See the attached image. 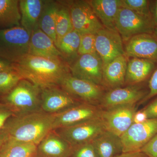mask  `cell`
I'll list each match as a JSON object with an SVG mask.
<instances>
[{
  "label": "cell",
  "mask_w": 157,
  "mask_h": 157,
  "mask_svg": "<svg viewBox=\"0 0 157 157\" xmlns=\"http://www.w3.org/2000/svg\"><path fill=\"white\" fill-rule=\"evenodd\" d=\"M14 70L23 79L41 89L59 86L70 73L67 66L62 59H53L28 54L14 63Z\"/></svg>",
  "instance_id": "1"
},
{
  "label": "cell",
  "mask_w": 157,
  "mask_h": 157,
  "mask_svg": "<svg viewBox=\"0 0 157 157\" xmlns=\"http://www.w3.org/2000/svg\"><path fill=\"white\" fill-rule=\"evenodd\" d=\"M53 121L54 114L40 111L13 116L2 129L9 139L38 145L53 130Z\"/></svg>",
  "instance_id": "2"
},
{
  "label": "cell",
  "mask_w": 157,
  "mask_h": 157,
  "mask_svg": "<svg viewBox=\"0 0 157 157\" xmlns=\"http://www.w3.org/2000/svg\"><path fill=\"white\" fill-rule=\"evenodd\" d=\"M41 88L25 79H22L5 98L6 103L14 115L42 111Z\"/></svg>",
  "instance_id": "3"
},
{
  "label": "cell",
  "mask_w": 157,
  "mask_h": 157,
  "mask_svg": "<svg viewBox=\"0 0 157 157\" xmlns=\"http://www.w3.org/2000/svg\"><path fill=\"white\" fill-rule=\"evenodd\" d=\"M31 35L21 25L0 29V57L14 63L29 54Z\"/></svg>",
  "instance_id": "4"
},
{
  "label": "cell",
  "mask_w": 157,
  "mask_h": 157,
  "mask_svg": "<svg viewBox=\"0 0 157 157\" xmlns=\"http://www.w3.org/2000/svg\"><path fill=\"white\" fill-rule=\"evenodd\" d=\"M115 27L124 42H128L132 37L139 34L155 35V24L152 18L124 7L121 8L118 11Z\"/></svg>",
  "instance_id": "5"
},
{
  "label": "cell",
  "mask_w": 157,
  "mask_h": 157,
  "mask_svg": "<svg viewBox=\"0 0 157 157\" xmlns=\"http://www.w3.org/2000/svg\"><path fill=\"white\" fill-rule=\"evenodd\" d=\"M63 2L69 8L73 29L81 35L96 34L104 28L87 1Z\"/></svg>",
  "instance_id": "6"
},
{
  "label": "cell",
  "mask_w": 157,
  "mask_h": 157,
  "mask_svg": "<svg viewBox=\"0 0 157 157\" xmlns=\"http://www.w3.org/2000/svg\"><path fill=\"white\" fill-rule=\"evenodd\" d=\"M59 86L81 102L98 107L105 94L101 86L76 78L70 73L65 76Z\"/></svg>",
  "instance_id": "7"
},
{
  "label": "cell",
  "mask_w": 157,
  "mask_h": 157,
  "mask_svg": "<svg viewBox=\"0 0 157 157\" xmlns=\"http://www.w3.org/2000/svg\"><path fill=\"white\" fill-rule=\"evenodd\" d=\"M157 134V118L148 119L144 122L133 124L121 137L123 152L140 151Z\"/></svg>",
  "instance_id": "8"
},
{
  "label": "cell",
  "mask_w": 157,
  "mask_h": 157,
  "mask_svg": "<svg viewBox=\"0 0 157 157\" xmlns=\"http://www.w3.org/2000/svg\"><path fill=\"white\" fill-rule=\"evenodd\" d=\"M55 130L74 147L91 142L106 129L101 119L97 118Z\"/></svg>",
  "instance_id": "9"
},
{
  "label": "cell",
  "mask_w": 157,
  "mask_h": 157,
  "mask_svg": "<svg viewBox=\"0 0 157 157\" xmlns=\"http://www.w3.org/2000/svg\"><path fill=\"white\" fill-rule=\"evenodd\" d=\"M136 104L103 109L101 119L106 131L121 137L133 124Z\"/></svg>",
  "instance_id": "10"
},
{
  "label": "cell",
  "mask_w": 157,
  "mask_h": 157,
  "mask_svg": "<svg viewBox=\"0 0 157 157\" xmlns=\"http://www.w3.org/2000/svg\"><path fill=\"white\" fill-rule=\"evenodd\" d=\"M102 110L98 106L82 102L63 112L54 114L53 130L101 118Z\"/></svg>",
  "instance_id": "11"
},
{
  "label": "cell",
  "mask_w": 157,
  "mask_h": 157,
  "mask_svg": "<svg viewBox=\"0 0 157 157\" xmlns=\"http://www.w3.org/2000/svg\"><path fill=\"white\" fill-rule=\"evenodd\" d=\"M148 90L139 84L109 90L105 93L99 107L102 109L118 106L136 104L146 97Z\"/></svg>",
  "instance_id": "12"
},
{
  "label": "cell",
  "mask_w": 157,
  "mask_h": 157,
  "mask_svg": "<svg viewBox=\"0 0 157 157\" xmlns=\"http://www.w3.org/2000/svg\"><path fill=\"white\" fill-rule=\"evenodd\" d=\"M95 48L104 67L118 57L125 55L123 40L117 31L104 27L95 34Z\"/></svg>",
  "instance_id": "13"
},
{
  "label": "cell",
  "mask_w": 157,
  "mask_h": 157,
  "mask_svg": "<svg viewBox=\"0 0 157 157\" xmlns=\"http://www.w3.org/2000/svg\"><path fill=\"white\" fill-rule=\"evenodd\" d=\"M103 68V62L96 53L79 56L69 69L74 77L102 86Z\"/></svg>",
  "instance_id": "14"
},
{
  "label": "cell",
  "mask_w": 157,
  "mask_h": 157,
  "mask_svg": "<svg viewBox=\"0 0 157 157\" xmlns=\"http://www.w3.org/2000/svg\"><path fill=\"white\" fill-rule=\"evenodd\" d=\"M81 103L59 86L41 89V109L48 114L59 113Z\"/></svg>",
  "instance_id": "15"
},
{
  "label": "cell",
  "mask_w": 157,
  "mask_h": 157,
  "mask_svg": "<svg viewBox=\"0 0 157 157\" xmlns=\"http://www.w3.org/2000/svg\"><path fill=\"white\" fill-rule=\"evenodd\" d=\"M126 56L148 59L157 63V37L150 34H141L132 37L127 42Z\"/></svg>",
  "instance_id": "16"
},
{
  "label": "cell",
  "mask_w": 157,
  "mask_h": 157,
  "mask_svg": "<svg viewBox=\"0 0 157 157\" xmlns=\"http://www.w3.org/2000/svg\"><path fill=\"white\" fill-rule=\"evenodd\" d=\"M73 147L55 131L48 133L37 145V157H70Z\"/></svg>",
  "instance_id": "17"
},
{
  "label": "cell",
  "mask_w": 157,
  "mask_h": 157,
  "mask_svg": "<svg viewBox=\"0 0 157 157\" xmlns=\"http://www.w3.org/2000/svg\"><path fill=\"white\" fill-rule=\"evenodd\" d=\"M29 54L49 59L63 60L53 40L39 28L31 34Z\"/></svg>",
  "instance_id": "18"
},
{
  "label": "cell",
  "mask_w": 157,
  "mask_h": 157,
  "mask_svg": "<svg viewBox=\"0 0 157 157\" xmlns=\"http://www.w3.org/2000/svg\"><path fill=\"white\" fill-rule=\"evenodd\" d=\"M127 57H118L103 68L102 86L109 90L123 87L125 86L127 67Z\"/></svg>",
  "instance_id": "19"
},
{
  "label": "cell",
  "mask_w": 157,
  "mask_h": 157,
  "mask_svg": "<svg viewBox=\"0 0 157 157\" xmlns=\"http://www.w3.org/2000/svg\"><path fill=\"white\" fill-rule=\"evenodd\" d=\"M87 2L104 28L117 31L115 21L118 11L122 7L121 0H90Z\"/></svg>",
  "instance_id": "20"
},
{
  "label": "cell",
  "mask_w": 157,
  "mask_h": 157,
  "mask_svg": "<svg viewBox=\"0 0 157 157\" xmlns=\"http://www.w3.org/2000/svg\"><path fill=\"white\" fill-rule=\"evenodd\" d=\"M157 63L148 59L132 58L127 63L125 86L139 84L146 80L155 70Z\"/></svg>",
  "instance_id": "21"
},
{
  "label": "cell",
  "mask_w": 157,
  "mask_h": 157,
  "mask_svg": "<svg viewBox=\"0 0 157 157\" xmlns=\"http://www.w3.org/2000/svg\"><path fill=\"white\" fill-rule=\"evenodd\" d=\"M45 3L44 0L19 1L21 26L31 34L39 28V19Z\"/></svg>",
  "instance_id": "22"
},
{
  "label": "cell",
  "mask_w": 157,
  "mask_h": 157,
  "mask_svg": "<svg viewBox=\"0 0 157 157\" xmlns=\"http://www.w3.org/2000/svg\"><path fill=\"white\" fill-rule=\"evenodd\" d=\"M98 157H115L123 153L121 137L104 131L92 141Z\"/></svg>",
  "instance_id": "23"
},
{
  "label": "cell",
  "mask_w": 157,
  "mask_h": 157,
  "mask_svg": "<svg viewBox=\"0 0 157 157\" xmlns=\"http://www.w3.org/2000/svg\"><path fill=\"white\" fill-rule=\"evenodd\" d=\"M81 34L73 29L64 36L57 44L56 47L65 62L71 65L78 57V50Z\"/></svg>",
  "instance_id": "24"
},
{
  "label": "cell",
  "mask_w": 157,
  "mask_h": 157,
  "mask_svg": "<svg viewBox=\"0 0 157 157\" xmlns=\"http://www.w3.org/2000/svg\"><path fill=\"white\" fill-rule=\"evenodd\" d=\"M58 1H45L39 21V28L56 43V15Z\"/></svg>",
  "instance_id": "25"
},
{
  "label": "cell",
  "mask_w": 157,
  "mask_h": 157,
  "mask_svg": "<svg viewBox=\"0 0 157 157\" xmlns=\"http://www.w3.org/2000/svg\"><path fill=\"white\" fill-rule=\"evenodd\" d=\"M19 1L0 0V29L20 26Z\"/></svg>",
  "instance_id": "26"
},
{
  "label": "cell",
  "mask_w": 157,
  "mask_h": 157,
  "mask_svg": "<svg viewBox=\"0 0 157 157\" xmlns=\"http://www.w3.org/2000/svg\"><path fill=\"white\" fill-rule=\"evenodd\" d=\"M37 145L8 138L0 149V157H32L36 154Z\"/></svg>",
  "instance_id": "27"
},
{
  "label": "cell",
  "mask_w": 157,
  "mask_h": 157,
  "mask_svg": "<svg viewBox=\"0 0 157 157\" xmlns=\"http://www.w3.org/2000/svg\"><path fill=\"white\" fill-rule=\"evenodd\" d=\"M56 15V43L66 34L73 30L69 8L63 1H58Z\"/></svg>",
  "instance_id": "28"
},
{
  "label": "cell",
  "mask_w": 157,
  "mask_h": 157,
  "mask_svg": "<svg viewBox=\"0 0 157 157\" xmlns=\"http://www.w3.org/2000/svg\"><path fill=\"white\" fill-rule=\"evenodd\" d=\"M23 79L16 70L0 73V94L7 95Z\"/></svg>",
  "instance_id": "29"
},
{
  "label": "cell",
  "mask_w": 157,
  "mask_h": 157,
  "mask_svg": "<svg viewBox=\"0 0 157 157\" xmlns=\"http://www.w3.org/2000/svg\"><path fill=\"white\" fill-rule=\"evenodd\" d=\"M122 7L127 8L137 14L152 18L150 2L147 0H121Z\"/></svg>",
  "instance_id": "30"
},
{
  "label": "cell",
  "mask_w": 157,
  "mask_h": 157,
  "mask_svg": "<svg viewBox=\"0 0 157 157\" xmlns=\"http://www.w3.org/2000/svg\"><path fill=\"white\" fill-rule=\"evenodd\" d=\"M95 34L82 35L78 50V56L96 54Z\"/></svg>",
  "instance_id": "31"
},
{
  "label": "cell",
  "mask_w": 157,
  "mask_h": 157,
  "mask_svg": "<svg viewBox=\"0 0 157 157\" xmlns=\"http://www.w3.org/2000/svg\"><path fill=\"white\" fill-rule=\"evenodd\" d=\"M70 157H98L91 142L73 147Z\"/></svg>",
  "instance_id": "32"
},
{
  "label": "cell",
  "mask_w": 157,
  "mask_h": 157,
  "mask_svg": "<svg viewBox=\"0 0 157 157\" xmlns=\"http://www.w3.org/2000/svg\"><path fill=\"white\" fill-rule=\"evenodd\" d=\"M157 95V68L152 74L148 82V93L139 104H143Z\"/></svg>",
  "instance_id": "33"
},
{
  "label": "cell",
  "mask_w": 157,
  "mask_h": 157,
  "mask_svg": "<svg viewBox=\"0 0 157 157\" xmlns=\"http://www.w3.org/2000/svg\"><path fill=\"white\" fill-rule=\"evenodd\" d=\"M14 115V113L8 105L0 103V130H2L9 119Z\"/></svg>",
  "instance_id": "34"
},
{
  "label": "cell",
  "mask_w": 157,
  "mask_h": 157,
  "mask_svg": "<svg viewBox=\"0 0 157 157\" xmlns=\"http://www.w3.org/2000/svg\"><path fill=\"white\" fill-rule=\"evenodd\" d=\"M147 157H157V134L140 150Z\"/></svg>",
  "instance_id": "35"
},
{
  "label": "cell",
  "mask_w": 157,
  "mask_h": 157,
  "mask_svg": "<svg viewBox=\"0 0 157 157\" xmlns=\"http://www.w3.org/2000/svg\"><path fill=\"white\" fill-rule=\"evenodd\" d=\"M142 109L148 119L157 118V98Z\"/></svg>",
  "instance_id": "36"
},
{
  "label": "cell",
  "mask_w": 157,
  "mask_h": 157,
  "mask_svg": "<svg viewBox=\"0 0 157 157\" xmlns=\"http://www.w3.org/2000/svg\"><path fill=\"white\" fill-rule=\"evenodd\" d=\"M13 70L14 63L0 57V73Z\"/></svg>",
  "instance_id": "37"
},
{
  "label": "cell",
  "mask_w": 157,
  "mask_h": 157,
  "mask_svg": "<svg viewBox=\"0 0 157 157\" xmlns=\"http://www.w3.org/2000/svg\"><path fill=\"white\" fill-rule=\"evenodd\" d=\"M148 119L147 115L143 109L135 113L133 120V124H140L144 122Z\"/></svg>",
  "instance_id": "38"
},
{
  "label": "cell",
  "mask_w": 157,
  "mask_h": 157,
  "mask_svg": "<svg viewBox=\"0 0 157 157\" xmlns=\"http://www.w3.org/2000/svg\"><path fill=\"white\" fill-rule=\"evenodd\" d=\"M151 10L155 24V35L157 37V0L154 2Z\"/></svg>",
  "instance_id": "39"
},
{
  "label": "cell",
  "mask_w": 157,
  "mask_h": 157,
  "mask_svg": "<svg viewBox=\"0 0 157 157\" xmlns=\"http://www.w3.org/2000/svg\"><path fill=\"white\" fill-rule=\"evenodd\" d=\"M115 157H147L146 155L140 151L122 153Z\"/></svg>",
  "instance_id": "40"
},
{
  "label": "cell",
  "mask_w": 157,
  "mask_h": 157,
  "mask_svg": "<svg viewBox=\"0 0 157 157\" xmlns=\"http://www.w3.org/2000/svg\"><path fill=\"white\" fill-rule=\"evenodd\" d=\"M8 139V135L6 132L3 129L0 130V149Z\"/></svg>",
  "instance_id": "41"
},
{
  "label": "cell",
  "mask_w": 157,
  "mask_h": 157,
  "mask_svg": "<svg viewBox=\"0 0 157 157\" xmlns=\"http://www.w3.org/2000/svg\"><path fill=\"white\" fill-rule=\"evenodd\" d=\"M32 157H37L36 156V155H35V156H34Z\"/></svg>",
  "instance_id": "42"
}]
</instances>
